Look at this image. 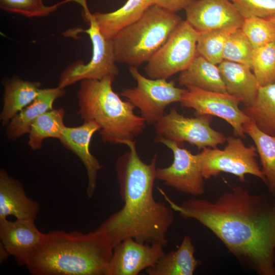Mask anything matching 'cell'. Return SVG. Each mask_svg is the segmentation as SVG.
Listing matches in <instances>:
<instances>
[{"mask_svg": "<svg viewBox=\"0 0 275 275\" xmlns=\"http://www.w3.org/2000/svg\"><path fill=\"white\" fill-rule=\"evenodd\" d=\"M161 195L184 218L210 230L241 263L259 275H275V198L240 186L214 201L191 198L178 205Z\"/></svg>", "mask_w": 275, "mask_h": 275, "instance_id": "obj_1", "label": "cell"}, {"mask_svg": "<svg viewBox=\"0 0 275 275\" xmlns=\"http://www.w3.org/2000/svg\"><path fill=\"white\" fill-rule=\"evenodd\" d=\"M126 146L129 150L119 156L115 164L124 205L103 221L97 229L108 236L114 246L131 238L140 242L164 247L174 216L172 208L154 197L157 155L154 154L147 163L139 155L136 140Z\"/></svg>", "mask_w": 275, "mask_h": 275, "instance_id": "obj_2", "label": "cell"}, {"mask_svg": "<svg viewBox=\"0 0 275 275\" xmlns=\"http://www.w3.org/2000/svg\"><path fill=\"white\" fill-rule=\"evenodd\" d=\"M114 248L97 229L54 230L45 234L25 267L33 275H107Z\"/></svg>", "mask_w": 275, "mask_h": 275, "instance_id": "obj_3", "label": "cell"}, {"mask_svg": "<svg viewBox=\"0 0 275 275\" xmlns=\"http://www.w3.org/2000/svg\"><path fill=\"white\" fill-rule=\"evenodd\" d=\"M115 77L84 79L76 93L77 114L84 122H94L99 127L103 143L126 145L135 140L146 127V121L134 112L135 107L114 92Z\"/></svg>", "mask_w": 275, "mask_h": 275, "instance_id": "obj_4", "label": "cell"}, {"mask_svg": "<svg viewBox=\"0 0 275 275\" xmlns=\"http://www.w3.org/2000/svg\"><path fill=\"white\" fill-rule=\"evenodd\" d=\"M181 21L176 13L152 5L112 39L117 63L136 67L147 62Z\"/></svg>", "mask_w": 275, "mask_h": 275, "instance_id": "obj_5", "label": "cell"}, {"mask_svg": "<svg viewBox=\"0 0 275 275\" xmlns=\"http://www.w3.org/2000/svg\"><path fill=\"white\" fill-rule=\"evenodd\" d=\"M227 145L221 150L205 148L197 154L198 163L205 180L227 173L245 182V176L253 175L265 183V178L256 157L258 155L255 145L246 146L241 138L230 136L227 138Z\"/></svg>", "mask_w": 275, "mask_h": 275, "instance_id": "obj_6", "label": "cell"}, {"mask_svg": "<svg viewBox=\"0 0 275 275\" xmlns=\"http://www.w3.org/2000/svg\"><path fill=\"white\" fill-rule=\"evenodd\" d=\"M198 35L186 20H182L147 62L144 70L149 78L167 79L185 70L198 55Z\"/></svg>", "mask_w": 275, "mask_h": 275, "instance_id": "obj_7", "label": "cell"}, {"mask_svg": "<svg viewBox=\"0 0 275 275\" xmlns=\"http://www.w3.org/2000/svg\"><path fill=\"white\" fill-rule=\"evenodd\" d=\"M129 71L137 85L122 89L120 95L140 111L147 124H155L165 114L170 104L180 102L185 89L176 87L174 81L147 78L136 67L130 66Z\"/></svg>", "mask_w": 275, "mask_h": 275, "instance_id": "obj_8", "label": "cell"}, {"mask_svg": "<svg viewBox=\"0 0 275 275\" xmlns=\"http://www.w3.org/2000/svg\"><path fill=\"white\" fill-rule=\"evenodd\" d=\"M84 15L89 28L78 32L89 35L92 44V56L88 63L78 61L63 71L58 83V87L62 88L84 79H101L108 76L115 77L119 73L112 40L105 39L101 34L89 10L84 11Z\"/></svg>", "mask_w": 275, "mask_h": 275, "instance_id": "obj_9", "label": "cell"}, {"mask_svg": "<svg viewBox=\"0 0 275 275\" xmlns=\"http://www.w3.org/2000/svg\"><path fill=\"white\" fill-rule=\"evenodd\" d=\"M211 116L186 117L175 108L166 113L154 125L156 136L176 143L179 146L184 142L199 150L216 148L227 140L225 135L210 126Z\"/></svg>", "mask_w": 275, "mask_h": 275, "instance_id": "obj_10", "label": "cell"}, {"mask_svg": "<svg viewBox=\"0 0 275 275\" xmlns=\"http://www.w3.org/2000/svg\"><path fill=\"white\" fill-rule=\"evenodd\" d=\"M180 102L182 107L192 108L195 116H215L228 122L235 136L245 138L243 125L250 118L239 107L238 98L227 93L186 87Z\"/></svg>", "mask_w": 275, "mask_h": 275, "instance_id": "obj_11", "label": "cell"}, {"mask_svg": "<svg viewBox=\"0 0 275 275\" xmlns=\"http://www.w3.org/2000/svg\"><path fill=\"white\" fill-rule=\"evenodd\" d=\"M154 142L163 144L173 154V161L170 166L157 168L156 179L182 193L195 196L203 195L205 179L197 155L162 137L156 136Z\"/></svg>", "mask_w": 275, "mask_h": 275, "instance_id": "obj_12", "label": "cell"}, {"mask_svg": "<svg viewBox=\"0 0 275 275\" xmlns=\"http://www.w3.org/2000/svg\"><path fill=\"white\" fill-rule=\"evenodd\" d=\"M186 20L198 32L241 28L244 18L230 0H193Z\"/></svg>", "mask_w": 275, "mask_h": 275, "instance_id": "obj_13", "label": "cell"}, {"mask_svg": "<svg viewBox=\"0 0 275 275\" xmlns=\"http://www.w3.org/2000/svg\"><path fill=\"white\" fill-rule=\"evenodd\" d=\"M163 247L125 239L114 248L107 275H138L156 264L165 254Z\"/></svg>", "mask_w": 275, "mask_h": 275, "instance_id": "obj_14", "label": "cell"}, {"mask_svg": "<svg viewBox=\"0 0 275 275\" xmlns=\"http://www.w3.org/2000/svg\"><path fill=\"white\" fill-rule=\"evenodd\" d=\"M35 221L0 218V242L19 266L26 265L44 237L45 233L38 229Z\"/></svg>", "mask_w": 275, "mask_h": 275, "instance_id": "obj_15", "label": "cell"}, {"mask_svg": "<svg viewBox=\"0 0 275 275\" xmlns=\"http://www.w3.org/2000/svg\"><path fill=\"white\" fill-rule=\"evenodd\" d=\"M99 130V126L94 122H84L79 126H66L59 139L65 147L78 156L85 167L88 176L87 194L89 198H92L94 195L98 174L103 168V166L89 149L91 139L94 133Z\"/></svg>", "mask_w": 275, "mask_h": 275, "instance_id": "obj_16", "label": "cell"}, {"mask_svg": "<svg viewBox=\"0 0 275 275\" xmlns=\"http://www.w3.org/2000/svg\"><path fill=\"white\" fill-rule=\"evenodd\" d=\"M40 209L39 203L27 196L22 184L1 169L0 218L13 216L16 219L35 220Z\"/></svg>", "mask_w": 275, "mask_h": 275, "instance_id": "obj_17", "label": "cell"}, {"mask_svg": "<svg viewBox=\"0 0 275 275\" xmlns=\"http://www.w3.org/2000/svg\"><path fill=\"white\" fill-rule=\"evenodd\" d=\"M227 92L245 106L252 105L260 86L251 69L244 65L223 60L218 66Z\"/></svg>", "mask_w": 275, "mask_h": 275, "instance_id": "obj_18", "label": "cell"}, {"mask_svg": "<svg viewBox=\"0 0 275 275\" xmlns=\"http://www.w3.org/2000/svg\"><path fill=\"white\" fill-rule=\"evenodd\" d=\"M64 89L58 86L42 89L39 95L7 124L6 130L7 138L15 140L29 133L33 122L42 114L53 109L54 101L65 94Z\"/></svg>", "mask_w": 275, "mask_h": 275, "instance_id": "obj_19", "label": "cell"}, {"mask_svg": "<svg viewBox=\"0 0 275 275\" xmlns=\"http://www.w3.org/2000/svg\"><path fill=\"white\" fill-rule=\"evenodd\" d=\"M3 84L4 102L0 120L2 125L5 126L16 114L30 104L42 89L40 82L24 80L18 76L6 78Z\"/></svg>", "mask_w": 275, "mask_h": 275, "instance_id": "obj_20", "label": "cell"}, {"mask_svg": "<svg viewBox=\"0 0 275 275\" xmlns=\"http://www.w3.org/2000/svg\"><path fill=\"white\" fill-rule=\"evenodd\" d=\"M152 5L153 0H127L116 11L92 15L103 36L112 39L122 29L138 20Z\"/></svg>", "mask_w": 275, "mask_h": 275, "instance_id": "obj_21", "label": "cell"}, {"mask_svg": "<svg viewBox=\"0 0 275 275\" xmlns=\"http://www.w3.org/2000/svg\"><path fill=\"white\" fill-rule=\"evenodd\" d=\"M191 237L184 236L176 250L166 253L153 266L146 269L149 275H193L200 261L195 256Z\"/></svg>", "mask_w": 275, "mask_h": 275, "instance_id": "obj_22", "label": "cell"}, {"mask_svg": "<svg viewBox=\"0 0 275 275\" xmlns=\"http://www.w3.org/2000/svg\"><path fill=\"white\" fill-rule=\"evenodd\" d=\"M180 85L227 93L217 66L198 54L189 66L180 72ZM228 94V93H227Z\"/></svg>", "mask_w": 275, "mask_h": 275, "instance_id": "obj_23", "label": "cell"}, {"mask_svg": "<svg viewBox=\"0 0 275 275\" xmlns=\"http://www.w3.org/2000/svg\"><path fill=\"white\" fill-rule=\"evenodd\" d=\"M243 130L255 143L265 184L269 194L275 198V136L262 131L251 120L243 125Z\"/></svg>", "mask_w": 275, "mask_h": 275, "instance_id": "obj_24", "label": "cell"}, {"mask_svg": "<svg viewBox=\"0 0 275 275\" xmlns=\"http://www.w3.org/2000/svg\"><path fill=\"white\" fill-rule=\"evenodd\" d=\"M242 110L262 131L275 136V82L260 86L254 103Z\"/></svg>", "mask_w": 275, "mask_h": 275, "instance_id": "obj_25", "label": "cell"}, {"mask_svg": "<svg viewBox=\"0 0 275 275\" xmlns=\"http://www.w3.org/2000/svg\"><path fill=\"white\" fill-rule=\"evenodd\" d=\"M65 113L63 108L52 109L42 114L33 122L28 141L31 150L40 149L45 139L61 138L66 127L64 123Z\"/></svg>", "mask_w": 275, "mask_h": 275, "instance_id": "obj_26", "label": "cell"}, {"mask_svg": "<svg viewBox=\"0 0 275 275\" xmlns=\"http://www.w3.org/2000/svg\"><path fill=\"white\" fill-rule=\"evenodd\" d=\"M236 29H220L199 32L197 44L198 54L214 64L224 60L223 51L230 34Z\"/></svg>", "mask_w": 275, "mask_h": 275, "instance_id": "obj_27", "label": "cell"}, {"mask_svg": "<svg viewBox=\"0 0 275 275\" xmlns=\"http://www.w3.org/2000/svg\"><path fill=\"white\" fill-rule=\"evenodd\" d=\"M252 70L260 86L275 82V41L254 49Z\"/></svg>", "mask_w": 275, "mask_h": 275, "instance_id": "obj_28", "label": "cell"}, {"mask_svg": "<svg viewBox=\"0 0 275 275\" xmlns=\"http://www.w3.org/2000/svg\"><path fill=\"white\" fill-rule=\"evenodd\" d=\"M254 48L240 28L234 30L228 37L223 51L224 60L240 63L252 69Z\"/></svg>", "mask_w": 275, "mask_h": 275, "instance_id": "obj_29", "label": "cell"}, {"mask_svg": "<svg viewBox=\"0 0 275 275\" xmlns=\"http://www.w3.org/2000/svg\"><path fill=\"white\" fill-rule=\"evenodd\" d=\"M240 29L254 49L275 41V24L268 19L256 16L245 18Z\"/></svg>", "mask_w": 275, "mask_h": 275, "instance_id": "obj_30", "label": "cell"}, {"mask_svg": "<svg viewBox=\"0 0 275 275\" xmlns=\"http://www.w3.org/2000/svg\"><path fill=\"white\" fill-rule=\"evenodd\" d=\"M76 0H65L52 6H46L43 0H0V8L10 13L26 17H42L49 15L65 3Z\"/></svg>", "mask_w": 275, "mask_h": 275, "instance_id": "obj_31", "label": "cell"}, {"mask_svg": "<svg viewBox=\"0 0 275 275\" xmlns=\"http://www.w3.org/2000/svg\"><path fill=\"white\" fill-rule=\"evenodd\" d=\"M245 18L256 16L268 18L275 16V0H230Z\"/></svg>", "mask_w": 275, "mask_h": 275, "instance_id": "obj_32", "label": "cell"}, {"mask_svg": "<svg viewBox=\"0 0 275 275\" xmlns=\"http://www.w3.org/2000/svg\"><path fill=\"white\" fill-rule=\"evenodd\" d=\"M193 0H153L156 5L166 11L176 13L185 9Z\"/></svg>", "mask_w": 275, "mask_h": 275, "instance_id": "obj_33", "label": "cell"}, {"mask_svg": "<svg viewBox=\"0 0 275 275\" xmlns=\"http://www.w3.org/2000/svg\"><path fill=\"white\" fill-rule=\"evenodd\" d=\"M10 254L3 245V244L0 242V262L1 263L7 260Z\"/></svg>", "mask_w": 275, "mask_h": 275, "instance_id": "obj_34", "label": "cell"}, {"mask_svg": "<svg viewBox=\"0 0 275 275\" xmlns=\"http://www.w3.org/2000/svg\"><path fill=\"white\" fill-rule=\"evenodd\" d=\"M267 19H268L269 20H270L271 21H272V22H273L275 24V16L270 17H269L268 18H267Z\"/></svg>", "mask_w": 275, "mask_h": 275, "instance_id": "obj_35", "label": "cell"}]
</instances>
